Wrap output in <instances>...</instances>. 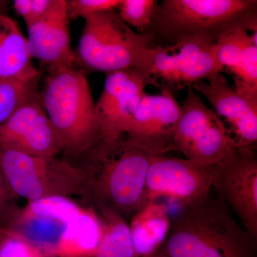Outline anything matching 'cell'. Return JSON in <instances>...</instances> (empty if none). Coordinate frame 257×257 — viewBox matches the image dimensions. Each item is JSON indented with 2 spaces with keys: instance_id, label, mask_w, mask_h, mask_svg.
Segmentation results:
<instances>
[{
  "instance_id": "cell-1",
  "label": "cell",
  "mask_w": 257,
  "mask_h": 257,
  "mask_svg": "<svg viewBox=\"0 0 257 257\" xmlns=\"http://www.w3.org/2000/svg\"><path fill=\"white\" fill-rule=\"evenodd\" d=\"M152 156L124 135L101 140L77 161L83 179L81 204L112 211L126 221L148 203L146 180Z\"/></svg>"
},
{
  "instance_id": "cell-12",
  "label": "cell",
  "mask_w": 257,
  "mask_h": 257,
  "mask_svg": "<svg viewBox=\"0 0 257 257\" xmlns=\"http://www.w3.org/2000/svg\"><path fill=\"white\" fill-rule=\"evenodd\" d=\"M180 114V105L172 92H145L124 135L133 145L152 157L165 155L172 151Z\"/></svg>"
},
{
  "instance_id": "cell-7",
  "label": "cell",
  "mask_w": 257,
  "mask_h": 257,
  "mask_svg": "<svg viewBox=\"0 0 257 257\" xmlns=\"http://www.w3.org/2000/svg\"><path fill=\"white\" fill-rule=\"evenodd\" d=\"M224 69L218 60L216 43L189 41L150 47L139 72L150 85L174 94L212 78Z\"/></svg>"
},
{
  "instance_id": "cell-21",
  "label": "cell",
  "mask_w": 257,
  "mask_h": 257,
  "mask_svg": "<svg viewBox=\"0 0 257 257\" xmlns=\"http://www.w3.org/2000/svg\"><path fill=\"white\" fill-rule=\"evenodd\" d=\"M96 211L102 222L103 236L92 257H139L134 247L128 221L106 209Z\"/></svg>"
},
{
  "instance_id": "cell-5",
  "label": "cell",
  "mask_w": 257,
  "mask_h": 257,
  "mask_svg": "<svg viewBox=\"0 0 257 257\" xmlns=\"http://www.w3.org/2000/svg\"><path fill=\"white\" fill-rule=\"evenodd\" d=\"M79 44V58L89 68L110 73L140 70L150 47L147 35L135 32L121 20L116 10L84 19Z\"/></svg>"
},
{
  "instance_id": "cell-16",
  "label": "cell",
  "mask_w": 257,
  "mask_h": 257,
  "mask_svg": "<svg viewBox=\"0 0 257 257\" xmlns=\"http://www.w3.org/2000/svg\"><path fill=\"white\" fill-rule=\"evenodd\" d=\"M67 3V0H52L45 15L28 28L32 58L49 69L74 67L78 60L71 47Z\"/></svg>"
},
{
  "instance_id": "cell-8",
  "label": "cell",
  "mask_w": 257,
  "mask_h": 257,
  "mask_svg": "<svg viewBox=\"0 0 257 257\" xmlns=\"http://www.w3.org/2000/svg\"><path fill=\"white\" fill-rule=\"evenodd\" d=\"M172 143V151L187 160L212 166L237 148L224 121L208 107L193 86L187 87L185 99Z\"/></svg>"
},
{
  "instance_id": "cell-15",
  "label": "cell",
  "mask_w": 257,
  "mask_h": 257,
  "mask_svg": "<svg viewBox=\"0 0 257 257\" xmlns=\"http://www.w3.org/2000/svg\"><path fill=\"white\" fill-rule=\"evenodd\" d=\"M194 90L204 96L214 111L229 123L231 138L237 148L253 147L257 142V100L230 87L221 74L196 83Z\"/></svg>"
},
{
  "instance_id": "cell-20",
  "label": "cell",
  "mask_w": 257,
  "mask_h": 257,
  "mask_svg": "<svg viewBox=\"0 0 257 257\" xmlns=\"http://www.w3.org/2000/svg\"><path fill=\"white\" fill-rule=\"evenodd\" d=\"M102 236L103 224L97 211L83 205L57 243L55 257H92Z\"/></svg>"
},
{
  "instance_id": "cell-18",
  "label": "cell",
  "mask_w": 257,
  "mask_h": 257,
  "mask_svg": "<svg viewBox=\"0 0 257 257\" xmlns=\"http://www.w3.org/2000/svg\"><path fill=\"white\" fill-rule=\"evenodd\" d=\"M32 59L18 23L8 15H0V80L38 81L40 71Z\"/></svg>"
},
{
  "instance_id": "cell-25",
  "label": "cell",
  "mask_w": 257,
  "mask_h": 257,
  "mask_svg": "<svg viewBox=\"0 0 257 257\" xmlns=\"http://www.w3.org/2000/svg\"><path fill=\"white\" fill-rule=\"evenodd\" d=\"M121 0H70L67 1L69 20L85 19L108 10H116Z\"/></svg>"
},
{
  "instance_id": "cell-13",
  "label": "cell",
  "mask_w": 257,
  "mask_h": 257,
  "mask_svg": "<svg viewBox=\"0 0 257 257\" xmlns=\"http://www.w3.org/2000/svg\"><path fill=\"white\" fill-rule=\"evenodd\" d=\"M0 147L45 158L62 154L63 143L42 106L40 94L0 125Z\"/></svg>"
},
{
  "instance_id": "cell-6",
  "label": "cell",
  "mask_w": 257,
  "mask_h": 257,
  "mask_svg": "<svg viewBox=\"0 0 257 257\" xmlns=\"http://www.w3.org/2000/svg\"><path fill=\"white\" fill-rule=\"evenodd\" d=\"M0 170L13 194L30 201L50 197L81 198L82 174L64 158L32 156L0 147Z\"/></svg>"
},
{
  "instance_id": "cell-30",
  "label": "cell",
  "mask_w": 257,
  "mask_h": 257,
  "mask_svg": "<svg viewBox=\"0 0 257 257\" xmlns=\"http://www.w3.org/2000/svg\"><path fill=\"white\" fill-rule=\"evenodd\" d=\"M145 257H167L163 253L161 252L160 250H159L157 252L153 253V254L150 255V256H145Z\"/></svg>"
},
{
  "instance_id": "cell-24",
  "label": "cell",
  "mask_w": 257,
  "mask_h": 257,
  "mask_svg": "<svg viewBox=\"0 0 257 257\" xmlns=\"http://www.w3.org/2000/svg\"><path fill=\"white\" fill-rule=\"evenodd\" d=\"M0 257H51L8 228L0 229Z\"/></svg>"
},
{
  "instance_id": "cell-29",
  "label": "cell",
  "mask_w": 257,
  "mask_h": 257,
  "mask_svg": "<svg viewBox=\"0 0 257 257\" xmlns=\"http://www.w3.org/2000/svg\"><path fill=\"white\" fill-rule=\"evenodd\" d=\"M10 4V1L0 0V15H8Z\"/></svg>"
},
{
  "instance_id": "cell-26",
  "label": "cell",
  "mask_w": 257,
  "mask_h": 257,
  "mask_svg": "<svg viewBox=\"0 0 257 257\" xmlns=\"http://www.w3.org/2000/svg\"><path fill=\"white\" fill-rule=\"evenodd\" d=\"M0 170V229L8 228L20 207Z\"/></svg>"
},
{
  "instance_id": "cell-23",
  "label": "cell",
  "mask_w": 257,
  "mask_h": 257,
  "mask_svg": "<svg viewBox=\"0 0 257 257\" xmlns=\"http://www.w3.org/2000/svg\"><path fill=\"white\" fill-rule=\"evenodd\" d=\"M157 5L156 0H121L116 11L130 28L143 33L152 25Z\"/></svg>"
},
{
  "instance_id": "cell-3",
  "label": "cell",
  "mask_w": 257,
  "mask_h": 257,
  "mask_svg": "<svg viewBox=\"0 0 257 257\" xmlns=\"http://www.w3.org/2000/svg\"><path fill=\"white\" fill-rule=\"evenodd\" d=\"M239 30L257 32L256 0H164L143 33L154 47L189 41L215 44Z\"/></svg>"
},
{
  "instance_id": "cell-9",
  "label": "cell",
  "mask_w": 257,
  "mask_h": 257,
  "mask_svg": "<svg viewBox=\"0 0 257 257\" xmlns=\"http://www.w3.org/2000/svg\"><path fill=\"white\" fill-rule=\"evenodd\" d=\"M211 190L256 241L257 157L253 147L234 149L213 165Z\"/></svg>"
},
{
  "instance_id": "cell-4",
  "label": "cell",
  "mask_w": 257,
  "mask_h": 257,
  "mask_svg": "<svg viewBox=\"0 0 257 257\" xmlns=\"http://www.w3.org/2000/svg\"><path fill=\"white\" fill-rule=\"evenodd\" d=\"M40 96L63 143L62 158L75 165L101 140L95 103L85 74L75 67L49 69Z\"/></svg>"
},
{
  "instance_id": "cell-19",
  "label": "cell",
  "mask_w": 257,
  "mask_h": 257,
  "mask_svg": "<svg viewBox=\"0 0 257 257\" xmlns=\"http://www.w3.org/2000/svg\"><path fill=\"white\" fill-rule=\"evenodd\" d=\"M167 206L153 201L147 203L128 223L134 247L139 257L150 256L162 247L170 228Z\"/></svg>"
},
{
  "instance_id": "cell-10",
  "label": "cell",
  "mask_w": 257,
  "mask_h": 257,
  "mask_svg": "<svg viewBox=\"0 0 257 257\" xmlns=\"http://www.w3.org/2000/svg\"><path fill=\"white\" fill-rule=\"evenodd\" d=\"M83 204L72 198L50 197L20 207L8 229L51 257L57 243Z\"/></svg>"
},
{
  "instance_id": "cell-27",
  "label": "cell",
  "mask_w": 257,
  "mask_h": 257,
  "mask_svg": "<svg viewBox=\"0 0 257 257\" xmlns=\"http://www.w3.org/2000/svg\"><path fill=\"white\" fill-rule=\"evenodd\" d=\"M52 3V0H32L31 12L28 22L26 23L27 28H30L43 17Z\"/></svg>"
},
{
  "instance_id": "cell-11",
  "label": "cell",
  "mask_w": 257,
  "mask_h": 257,
  "mask_svg": "<svg viewBox=\"0 0 257 257\" xmlns=\"http://www.w3.org/2000/svg\"><path fill=\"white\" fill-rule=\"evenodd\" d=\"M212 180L213 165L165 155L153 157L147 176V201L167 197L181 204L190 202L210 192Z\"/></svg>"
},
{
  "instance_id": "cell-28",
  "label": "cell",
  "mask_w": 257,
  "mask_h": 257,
  "mask_svg": "<svg viewBox=\"0 0 257 257\" xmlns=\"http://www.w3.org/2000/svg\"><path fill=\"white\" fill-rule=\"evenodd\" d=\"M13 6L15 12L23 18L25 24L28 23L31 12L32 0H15Z\"/></svg>"
},
{
  "instance_id": "cell-22",
  "label": "cell",
  "mask_w": 257,
  "mask_h": 257,
  "mask_svg": "<svg viewBox=\"0 0 257 257\" xmlns=\"http://www.w3.org/2000/svg\"><path fill=\"white\" fill-rule=\"evenodd\" d=\"M37 82L0 80V125L3 124L20 106L40 93Z\"/></svg>"
},
{
  "instance_id": "cell-14",
  "label": "cell",
  "mask_w": 257,
  "mask_h": 257,
  "mask_svg": "<svg viewBox=\"0 0 257 257\" xmlns=\"http://www.w3.org/2000/svg\"><path fill=\"white\" fill-rule=\"evenodd\" d=\"M148 85L146 77L135 69L107 74L95 103L101 140L113 142L124 135Z\"/></svg>"
},
{
  "instance_id": "cell-2",
  "label": "cell",
  "mask_w": 257,
  "mask_h": 257,
  "mask_svg": "<svg viewBox=\"0 0 257 257\" xmlns=\"http://www.w3.org/2000/svg\"><path fill=\"white\" fill-rule=\"evenodd\" d=\"M256 245L211 190L181 204L160 251L167 257H256Z\"/></svg>"
},
{
  "instance_id": "cell-17",
  "label": "cell",
  "mask_w": 257,
  "mask_h": 257,
  "mask_svg": "<svg viewBox=\"0 0 257 257\" xmlns=\"http://www.w3.org/2000/svg\"><path fill=\"white\" fill-rule=\"evenodd\" d=\"M257 32L239 30L219 39L218 60L234 75V89L257 100Z\"/></svg>"
}]
</instances>
